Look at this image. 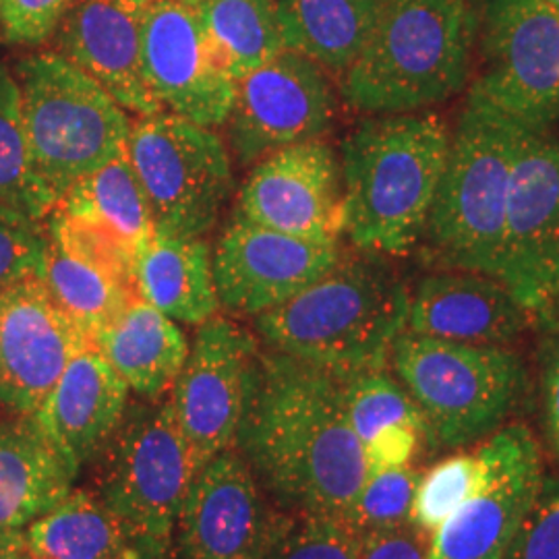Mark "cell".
Returning <instances> with one entry per match:
<instances>
[{"mask_svg":"<svg viewBox=\"0 0 559 559\" xmlns=\"http://www.w3.org/2000/svg\"><path fill=\"white\" fill-rule=\"evenodd\" d=\"M431 535L415 522L360 537L359 559H431Z\"/></svg>","mask_w":559,"mask_h":559,"instance_id":"cell-40","label":"cell"},{"mask_svg":"<svg viewBox=\"0 0 559 559\" xmlns=\"http://www.w3.org/2000/svg\"><path fill=\"white\" fill-rule=\"evenodd\" d=\"M533 325L545 342L559 338V288L533 313Z\"/></svg>","mask_w":559,"mask_h":559,"instance_id":"cell-43","label":"cell"},{"mask_svg":"<svg viewBox=\"0 0 559 559\" xmlns=\"http://www.w3.org/2000/svg\"><path fill=\"white\" fill-rule=\"evenodd\" d=\"M44 221L0 205V290L23 280L41 278L48 251Z\"/></svg>","mask_w":559,"mask_h":559,"instance_id":"cell-37","label":"cell"},{"mask_svg":"<svg viewBox=\"0 0 559 559\" xmlns=\"http://www.w3.org/2000/svg\"><path fill=\"white\" fill-rule=\"evenodd\" d=\"M543 415L547 440L559 459V338L547 342V362L543 376Z\"/></svg>","mask_w":559,"mask_h":559,"instance_id":"cell-42","label":"cell"},{"mask_svg":"<svg viewBox=\"0 0 559 559\" xmlns=\"http://www.w3.org/2000/svg\"><path fill=\"white\" fill-rule=\"evenodd\" d=\"M479 25L475 0H388L371 40L340 75L342 98L369 117L452 100L471 80Z\"/></svg>","mask_w":559,"mask_h":559,"instance_id":"cell-4","label":"cell"},{"mask_svg":"<svg viewBox=\"0 0 559 559\" xmlns=\"http://www.w3.org/2000/svg\"><path fill=\"white\" fill-rule=\"evenodd\" d=\"M334 117L336 94L328 71L284 50L240 78L226 122L237 160L249 166L282 147L321 140Z\"/></svg>","mask_w":559,"mask_h":559,"instance_id":"cell-14","label":"cell"},{"mask_svg":"<svg viewBox=\"0 0 559 559\" xmlns=\"http://www.w3.org/2000/svg\"><path fill=\"white\" fill-rule=\"evenodd\" d=\"M46 222L48 239L55 240L60 249L138 293L135 253L119 233L87 214L69 212L60 205H52Z\"/></svg>","mask_w":559,"mask_h":559,"instance_id":"cell-33","label":"cell"},{"mask_svg":"<svg viewBox=\"0 0 559 559\" xmlns=\"http://www.w3.org/2000/svg\"><path fill=\"white\" fill-rule=\"evenodd\" d=\"M411 293L378 260L340 258L297 297L255 318L270 350L302 360L344 381L385 369L406 330Z\"/></svg>","mask_w":559,"mask_h":559,"instance_id":"cell-3","label":"cell"},{"mask_svg":"<svg viewBox=\"0 0 559 559\" xmlns=\"http://www.w3.org/2000/svg\"><path fill=\"white\" fill-rule=\"evenodd\" d=\"M25 559H48V558H40V556H36V554H32V551H29V554H27V558Z\"/></svg>","mask_w":559,"mask_h":559,"instance_id":"cell-46","label":"cell"},{"mask_svg":"<svg viewBox=\"0 0 559 559\" xmlns=\"http://www.w3.org/2000/svg\"><path fill=\"white\" fill-rule=\"evenodd\" d=\"M0 41H2V40H0Z\"/></svg>","mask_w":559,"mask_h":559,"instance_id":"cell-47","label":"cell"},{"mask_svg":"<svg viewBox=\"0 0 559 559\" xmlns=\"http://www.w3.org/2000/svg\"><path fill=\"white\" fill-rule=\"evenodd\" d=\"M452 129L436 112L376 115L342 143L344 235L371 255H406L425 237Z\"/></svg>","mask_w":559,"mask_h":559,"instance_id":"cell-2","label":"cell"},{"mask_svg":"<svg viewBox=\"0 0 559 559\" xmlns=\"http://www.w3.org/2000/svg\"><path fill=\"white\" fill-rule=\"evenodd\" d=\"M506 559H559V475L543 479Z\"/></svg>","mask_w":559,"mask_h":559,"instance_id":"cell-38","label":"cell"},{"mask_svg":"<svg viewBox=\"0 0 559 559\" xmlns=\"http://www.w3.org/2000/svg\"><path fill=\"white\" fill-rule=\"evenodd\" d=\"M359 535L344 519L284 510L261 559H359Z\"/></svg>","mask_w":559,"mask_h":559,"instance_id":"cell-36","label":"cell"},{"mask_svg":"<svg viewBox=\"0 0 559 559\" xmlns=\"http://www.w3.org/2000/svg\"><path fill=\"white\" fill-rule=\"evenodd\" d=\"M340 258L338 240L280 233L235 214L212 253L221 307L258 318L323 278Z\"/></svg>","mask_w":559,"mask_h":559,"instance_id":"cell-16","label":"cell"},{"mask_svg":"<svg viewBox=\"0 0 559 559\" xmlns=\"http://www.w3.org/2000/svg\"><path fill=\"white\" fill-rule=\"evenodd\" d=\"M342 392L348 420L360 445H365L383 429L399 425L419 429L429 445V429L419 406L404 390L399 378L388 373V367L365 371L342 381Z\"/></svg>","mask_w":559,"mask_h":559,"instance_id":"cell-32","label":"cell"},{"mask_svg":"<svg viewBox=\"0 0 559 559\" xmlns=\"http://www.w3.org/2000/svg\"><path fill=\"white\" fill-rule=\"evenodd\" d=\"M258 353L255 338L233 320L216 316L198 325L170 394L198 473L235 448Z\"/></svg>","mask_w":559,"mask_h":559,"instance_id":"cell-13","label":"cell"},{"mask_svg":"<svg viewBox=\"0 0 559 559\" xmlns=\"http://www.w3.org/2000/svg\"><path fill=\"white\" fill-rule=\"evenodd\" d=\"M34 175L52 205L127 150L131 120L100 83L57 50L17 64Z\"/></svg>","mask_w":559,"mask_h":559,"instance_id":"cell-7","label":"cell"},{"mask_svg":"<svg viewBox=\"0 0 559 559\" xmlns=\"http://www.w3.org/2000/svg\"><path fill=\"white\" fill-rule=\"evenodd\" d=\"M388 0H278L284 50L342 75L371 40Z\"/></svg>","mask_w":559,"mask_h":559,"instance_id":"cell-26","label":"cell"},{"mask_svg":"<svg viewBox=\"0 0 559 559\" xmlns=\"http://www.w3.org/2000/svg\"><path fill=\"white\" fill-rule=\"evenodd\" d=\"M0 205L46 221L52 201L34 175L17 78L0 64Z\"/></svg>","mask_w":559,"mask_h":559,"instance_id":"cell-31","label":"cell"},{"mask_svg":"<svg viewBox=\"0 0 559 559\" xmlns=\"http://www.w3.org/2000/svg\"><path fill=\"white\" fill-rule=\"evenodd\" d=\"M127 158L152 212L154 235L203 239L233 191L221 135L168 110L131 122Z\"/></svg>","mask_w":559,"mask_h":559,"instance_id":"cell-9","label":"cell"},{"mask_svg":"<svg viewBox=\"0 0 559 559\" xmlns=\"http://www.w3.org/2000/svg\"><path fill=\"white\" fill-rule=\"evenodd\" d=\"M540 2H545L549 9H554L559 15V0H540Z\"/></svg>","mask_w":559,"mask_h":559,"instance_id":"cell-45","label":"cell"},{"mask_svg":"<svg viewBox=\"0 0 559 559\" xmlns=\"http://www.w3.org/2000/svg\"><path fill=\"white\" fill-rule=\"evenodd\" d=\"M420 477L423 473L413 466L367 473L344 520L359 537L413 522Z\"/></svg>","mask_w":559,"mask_h":559,"instance_id":"cell-35","label":"cell"},{"mask_svg":"<svg viewBox=\"0 0 559 559\" xmlns=\"http://www.w3.org/2000/svg\"><path fill=\"white\" fill-rule=\"evenodd\" d=\"M487 480L483 452H460L441 460L420 477L413 522L425 533H436L460 508L477 496Z\"/></svg>","mask_w":559,"mask_h":559,"instance_id":"cell-34","label":"cell"},{"mask_svg":"<svg viewBox=\"0 0 559 559\" xmlns=\"http://www.w3.org/2000/svg\"><path fill=\"white\" fill-rule=\"evenodd\" d=\"M390 362L419 406L436 450L491 438L531 392L526 362L510 346L448 342L404 330Z\"/></svg>","mask_w":559,"mask_h":559,"instance_id":"cell-6","label":"cell"},{"mask_svg":"<svg viewBox=\"0 0 559 559\" xmlns=\"http://www.w3.org/2000/svg\"><path fill=\"white\" fill-rule=\"evenodd\" d=\"M41 282L60 311L80 328L92 344L102 328L117 320L120 311L138 297L131 288L69 255L50 239Z\"/></svg>","mask_w":559,"mask_h":559,"instance_id":"cell-29","label":"cell"},{"mask_svg":"<svg viewBox=\"0 0 559 559\" xmlns=\"http://www.w3.org/2000/svg\"><path fill=\"white\" fill-rule=\"evenodd\" d=\"M282 514L230 448L207 462L191 485L177 528L180 559H261Z\"/></svg>","mask_w":559,"mask_h":559,"instance_id":"cell-18","label":"cell"},{"mask_svg":"<svg viewBox=\"0 0 559 559\" xmlns=\"http://www.w3.org/2000/svg\"><path fill=\"white\" fill-rule=\"evenodd\" d=\"M423 441H427L425 436L415 427L399 425L383 429L362 445L367 473L411 466Z\"/></svg>","mask_w":559,"mask_h":559,"instance_id":"cell-41","label":"cell"},{"mask_svg":"<svg viewBox=\"0 0 559 559\" xmlns=\"http://www.w3.org/2000/svg\"><path fill=\"white\" fill-rule=\"evenodd\" d=\"M235 450L286 512L344 519L367 479L342 381L276 350L258 353Z\"/></svg>","mask_w":559,"mask_h":559,"instance_id":"cell-1","label":"cell"},{"mask_svg":"<svg viewBox=\"0 0 559 559\" xmlns=\"http://www.w3.org/2000/svg\"><path fill=\"white\" fill-rule=\"evenodd\" d=\"M135 290L170 320L201 325L216 318L221 299L210 245L154 235L135 260Z\"/></svg>","mask_w":559,"mask_h":559,"instance_id":"cell-25","label":"cell"},{"mask_svg":"<svg viewBox=\"0 0 559 559\" xmlns=\"http://www.w3.org/2000/svg\"><path fill=\"white\" fill-rule=\"evenodd\" d=\"M471 94L526 129L559 120V15L540 0H491Z\"/></svg>","mask_w":559,"mask_h":559,"instance_id":"cell-10","label":"cell"},{"mask_svg":"<svg viewBox=\"0 0 559 559\" xmlns=\"http://www.w3.org/2000/svg\"><path fill=\"white\" fill-rule=\"evenodd\" d=\"M75 479L29 415L0 419V533L25 531L73 491Z\"/></svg>","mask_w":559,"mask_h":559,"instance_id":"cell-24","label":"cell"},{"mask_svg":"<svg viewBox=\"0 0 559 559\" xmlns=\"http://www.w3.org/2000/svg\"><path fill=\"white\" fill-rule=\"evenodd\" d=\"M55 205L110 226L131 247L135 260L154 237L152 212L127 152L73 185Z\"/></svg>","mask_w":559,"mask_h":559,"instance_id":"cell-28","label":"cell"},{"mask_svg":"<svg viewBox=\"0 0 559 559\" xmlns=\"http://www.w3.org/2000/svg\"><path fill=\"white\" fill-rule=\"evenodd\" d=\"M141 60L164 110L210 129L230 117L239 80L205 29L198 0H141Z\"/></svg>","mask_w":559,"mask_h":559,"instance_id":"cell-11","label":"cell"},{"mask_svg":"<svg viewBox=\"0 0 559 559\" xmlns=\"http://www.w3.org/2000/svg\"><path fill=\"white\" fill-rule=\"evenodd\" d=\"M487 480L479 493L431 533V559H506L543 485L539 443L520 423L480 445Z\"/></svg>","mask_w":559,"mask_h":559,"instance_id":"cell-15","label":"cell"},{"mask_svg":"<svg viewBox=\"0 0 559 559\" xmlns=\"http://www.w3.org/2000/svg\"><path fill=\"white\" fill-rule=\"evenodd\" d=\"M94 346L69 320L41 278L0 290V406L32 415L83 348Z\"/></svg>","mask_w":559,"mask_h":559,"instance_id":"cell-19","label":"cell"},{"mask_svg":"<svg viewBox=\"0 0 559 559\" xmlns=\"http://www.w3.org/2000/svg\"><path fill=\"white\" fill-rule=\"evenodd\" d=\"M129 385L94 346L75 355L29 415L78 477L108 448L127 415Z\"/></svg>","mask_w":559,"mask_h":559,"instance_id":"cell-21","label":"cell"},{"mask_svg":"<svg viewBox=\"0 0 559 559\" xmlns=\"http://www.w3.org/2000/svg\"><path fill=\"white\" fill-rule=\"evenodd\" d=\"M524 127L468 94L425 237L443 270L487 274L500 265L512 170Z\"/></svg>","mask_w":559,"mask_h":559,"instance_id":"cell-5","label":"cell"},{"mask_svg":"<svg viewBox=\"0 0 559 559\" xmlns=\"http://www.w3.org/2000/svg\"><path fill=\"white\" fill-rule=\"evenodd\" d=\"M533 325L500 280L487 274L441 270L411 293L406 332L429 338L510 346Z\"/></svg>","mask_w":559,"mask_h":559,"instance_id":"cell-22","label":"cell"},{"mask_svg":"<svg viewBox=\"0 0 559 559\" xmlns=\"http://www.w3.org/2000/svg\"><path fill=\"white\" fill-rule=\"evenodd\" d=\"M237 214L280 233L338 240L344 235V189L334 147L305 141L253 164L240 187Z\"/></svg>","mask_w":559,"mask_h":559,"instance_id":"cell-17","label":"cell"},{"mask_svg":"<svg viewBox=\"0 0 559 559\" xmlns=\"http://www.w3.org/2000/svg\"><path fill=\"white\" fill-rule=\"evenodd\" d=\"M195 477L168 396L124 415L106 448L96 496L129 528L147 559H168Z\"/></svg>","mask_w":559,"mask_h":559,"instance_id":"cell-8","label":"cell"},{"mask_svg":"<svg viewBox=\"0 0 559 559\" xmlns=\"http://www.w3.org/2000/svg\"><path fill=\"white\" fill-rule=\"evenodd\" d=\"M94 348L141 399L162 400L179 380L189 342L179 323L135 297L94 336Z\"/></svg>","mask_w":559,"mask_h":559,"instance_id":"cell-23","label":"cell"},{"mask_svg":"<svg viewBox=\"0 0 559 559\" xmlns=\"http://www.w3.org/2000/svg\"><path fill=\"white\" fill-rule=\"evenodd\" d=\"M27 549L48 559H147L119 516L96 496L71 491L25 528Z\"/></svg>","mask_w":559,"mask_h":559,"instance_id":"cell-27","label":"cell"},{"mask_svg":"<svg viewBox=\"0 0 559 559\" xmlns=\"http://www.w3.org/2000/svg\"><path fill=\"white\" fill-rule=\"evenodd\" d=\"M496 278L531 316L559 288V138L551 129L522 131Z\"/></svg>","mask_w":559,"mask_h":559,"instance_id":"cell-12","label":"cell"},{"mask_svg":"<svg viewBox=\"0 0 559 559\" xmlns=\"http://www.w3.org/2000/svg\"><path fill=\"white\" fill-rule=\"evenodd\" d=\"M198 9L237 80L284 52L278 0H198Z\"/></svg>","mask_w":559,"mask_h":559,"instance_id":"cell-30","label":"cell"},{"mask_svg":"<svg viewBox=\"0 0 559 559\" xmlns=\"http://www.w3.org/2000/svg\"><path fill=\"white\" fill-rule=\"evenodd\" d=\"M75 0H0V40L38 46L50 40Z\"/></svg>","mask_w":559,"mask_h":559,"instance_id":"cell-39","label":"cell"},{"mask_svg":"<svg viewBox=\"0 0 559 559\" xmlns=\"http://www.w3.org/2000/svg\"><path fill=\"white\" fill-rule=\"evenodd\" d=\"M57 52L98 81L124 110L162 112L141 60V0H75L57 29Z\"/></svg>","mask_w":559,"mask_h":559,"instance_id":"cell-20","label":"cell"},{"mask_svg":"<svg viewBox=\"0 0 559 559\" xmlns=\"http://www.w3.org/2000/svg\"><path fill=\"white\" fill-rule=\"evenodd\" d=\"M29 554L25 531L0 533V559H25Z\"/></svg>","mask_w":559,"mask_h":559,"instance_id":"cell-44","label":"cell"}]
</instances>
